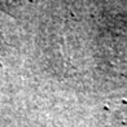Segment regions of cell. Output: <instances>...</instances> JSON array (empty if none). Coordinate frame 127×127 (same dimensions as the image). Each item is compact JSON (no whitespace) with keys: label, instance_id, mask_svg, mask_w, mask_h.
<instances>
[{"label":"cell","instance_id":"1","mask_svg":"<svg viewBox=\"0 0 127 127\" xmlns=\"http://www.w3.org/2000/svg\"><path fill=\"white\" fill-rule=\"evenodd\" d=\"M0 1H3L5 4H13L14 1H17V0H0Z\"/></svg>","mask_w":127,"mask_h":127}]
</instances>
